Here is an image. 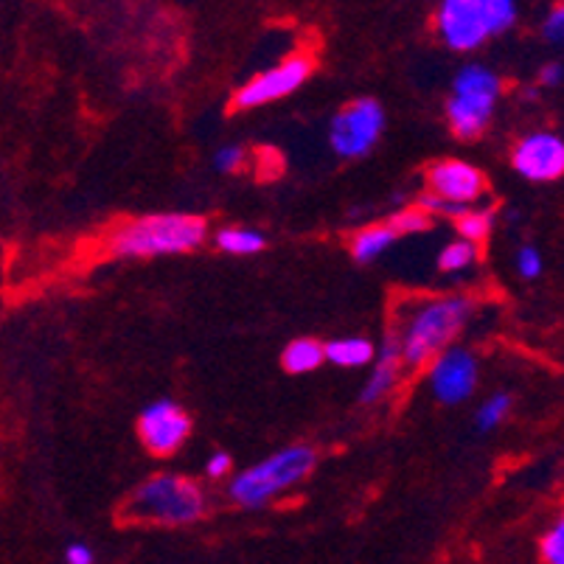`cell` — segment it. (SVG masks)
I'll return each instance as SVG.
<instances>
[{
  "mask_svg": "<svg viewBox=\"0 0 564 564\" xmlns=\"http://www.w3.org/2000/svg\"><path fill=\"white\" fill-rule=\"evenodd\" d=\"M315 449L304 447V444H295V447H286L281 453L270 455V458L259 460L250 469L239 471L228 486V495L236 506L242 509H259L267 506L270 500L281 497L284 491H290L292 486H299L301 480L315 469Z\"/></svg>",
  "mask_w": 564,
  "mask_h": 564,
  "instance_id": "obj_3",
  "label": "cell"
},
{
  "mask_svg": "<svg viewBox=\"0 0 564 564\" xmlns=\"http://www.w3.org/2000/svg\"><path fill=\"white\" fill-rule=\"evenodd\" d=\"M540 556L545 564H564V511L542 533Z\"/></svg>",
  "mask_w": 564,
  "mask_h": 564,
  "instance_id": "obj_19",
  "label": "cell"
},
{
  "mask_svg": "<svg viewBox=\"0 0 564 564\" xmlns=\"http://www.w3.org/2000/svg\"><path fill=\"white\" fill-rule=\"evenodd\" d=\"M208 225L203 217L192 214H155V217H141L135 223L124 225L110 239V250L116 256H169L186 253L205 242Z\"/></svg>",
  "mask_w": 564,
  "mask_h": 564,
  "instance_id": "obj_2",
  "label": "cell"
},
{
  "mask_svg": "<svg viewBox=\"0 0 564 564\" xmlns=\"http://www.w3.org/2000/svg\"><path fill=\"white\" fill-rule=\"evenodd\" d=\"M124 511L130 520L186 525L203 517L205 495L194 480L181 475H155L138 486Z\"/></svg>",
  "mask_w": 564,
  "mask_h": 564,
  "instance_id": "obj_5",
  "label": "cell"
},
{
  "mask_svg": "<svg viewBox=\"0 0 564 564\" xmlns=\"http://www.w3.org/2000/svg\"><path fill=\"white\" fill-rule=\"evenodd\" d=\"M542 37L564 51V3H558V7H553L545 14V20H542Z\"/></svg>",
  "mask_w": 564,
  "mask_h": 564,
  "instance_id": "obj_23",
  "label": "cell"
},
{
  "mask_svg": "<svg viewBox=\"0 0 564 564\" xmlns=\"http://www.w3.org/2000/svg\"><path fill=\"white\" fill-rule=\"evenodd\" d=\"M217 248L234 256H253L264 248V236L250 228H225L217 234Z\"/></svg>",
  "mask_w": 564,
  "mask_h": 564,
  "instance_id": "obj_17",
  "label": "cell"
},
{
  "mask_svg": "<svg viewBox=\"0 0 564 564\" xmlns=\"http://www.w3.org/2000/svg\"><path fill=\"white\" fill-rule=\"evenodd\" d=\"M388 225H391L399 236L422 234V230L430 228V214L424 212V208H410V212H402L397 214V217H391V223Z\"/></svg>",
  "mask_w": 564,
  "mask_h": 564,
  "instance_id": "obj_22",
  "label": "cell"
},
{
  "mask_svg": "<svg viewBox=\"0 0 564 564\" xmlns=\"http://www.w3.org/2000/svg\"><path fill=\"white\" fill-rule=\"evenodd\" d=\"M377 357L373 346L362 337H343V340H332L326 346V360L335 362L340 368H362Z\"/></svg>",
  "mask_w": 564,
  "mask_h": 564,
  "instance_id": "obj_15",
  "label": "cell"
},
{
  "mask_svg": "<svg viewBox=\"0 0 564 564\" xmlns=\"http://www.w3.org/2000/svg\"><path fill=\"white\" fill-rule=\"evenodd\" d=\"M438 34L453 51H475L489 37L517 23L511 0H444L438 7Z\"/></svg>",
  "mask_w": 564,
  "mask_h": 564,
  "instance_id": "obj_4",
  "label": "cell"
},
{
  "mask_svg": "<svg viewBox=\"0 0 564 564\" xmlns=\"http://www.w3.org/2000/svg\"><path fill=\"white\" fill-rule=\"evenodd\" d=\"M427 183L430 194L438 197L441 203L453 205V208H469L471 203H478L486 188L484 174L464 161L433 163L427 172Z\"/></svg>",
  "mask_w": 564,
  "mask_h": 564,
  "instance_id": "obj_12",
  "label": "cell"
},
{
  "mask_svg": "<svg viewBox=\"0 0 564 564\" xmlns=\"http://www.w3.org/2000/svg\"><path fill=\"white\" fill-rule=\"evenodd\" d=\"M384 127L382 105L373 99H357L343 107L332 121V150L343 158H360L379 141Z\"/></svg>",
  "mask_w": 564,
  "mask_h": 564,
  "instance_id": "obj_7",
  "label": "cell"
},
{
  "mask_svg": "<svg viewBox=\"0 0 564 564\" xmlns=\"http://www.w3.org/2000/svg\"><path fill=\"white\" fill-rule=\"evenodd\" d=\"M65 564H94V551L85 542H74L65 547Z\"/></svg>",
  "mask_w": 564,
  "mask_h": 564,
  "instance_id": "obj_28",
  "label": "cell"
},
{
  "mask_svg": "<svg viewBox=\"0 0 564 564\" xmlns=\"http://www.w3.org/2000/svg\"><path fill=\"white\" fill-rule=\"evenodd\" d=\"M326 360V346L317 340H292L281 354V366L290 373H310Z\"/></svg>",
  "mask_w": 564,
  "mask_h": 564,
  "instance_id": "obj_16",
  "label": "cell"
},
{
  "mask_svg": "<svg viewBox=\"0 0 564 564\" xmlns=\"http://www.w3.org/2000/svg\"><path fill=\"white\" fill-rule=\"evenodd\" d=\"M517 174L533 183L558 181L564 174V141L553 132H531L517 143L514 158Z\"/></svg>",
  "mask_w": 564,
  "mask_h": 564,
  "instance_id": "obj_10",
  "label": "cell"
},
{
  "mask_svg": "<svg viewBox=\"0 0 564 564\" xmlns=\"http://www.w3.org/2000/svg\"><path fill=\"white\" fill-rule=\"evenodd\" d=\"M564 82V63L553 59V63H545L540 68V85L542 87H558Z\"/></svg>",
  "mask_w": 564,
  "mask_h": 564,
  "instance_id": "obj_26",
  "label": "cell"
},
{
  "mask_svg": "<svg viewBox=\"0 0 564 564\" xmlns=\"http://www.w3.org/2000/svg\"><path fill=\"white\" fill-rule=\"evenodd\" d=\"M500 96V79L489 68L466 65L453 82V99L447 105V121L458 138H478L486 130Z\"/></svg>",
  "mask_w": 564,
  "mask_h": 564,
  "instance_id": "obj_6",
  "label": "cell"
},
{
  "mask_svg": "<svg viewBox=\"0 0 564 564\" xmlns=\"http://www.w3.org/2000/svg\"><path fill=\"white\" fill-rule=\"evenodd\" d=\"M404 354H402V340L399 337H384L382 346L377 348V362H373V371L368 377L366 388H362V402L373 404L391 393V388L397 384L399 371H402Z\"/></svg>",
  "mask_w": 564,
  "mask_h": 564,
  "instance_id": "obj_13",
  "label": "cell"
},
{
  "mask_svg": "<svg viewBox=\"0 0 564 564\" xmlns=\"http://www.w3.org/2000/svg\"><path fill=\"white\" fill-rule=\"evenodd\" d=\"M517 273L522 279H536L542 273V253L533 245H525V248L517 250Z\"/></svg>",
  "mask_w": 564,
  "mask_h": 564,
  "instance_id": "obj_24",
  "label": "cell"
},
{
  "mask_svg": "<svg viewBox=\"0 0 564 564\" xmlns=\"http://www.w3.org/2000/svg\"><path fill=\"white\" fill-rule=\"evenodd\" d=\"M310 74H312V63L306 59V56H290L286 63L253 76L248 85L239 87L234 105L239 107V110H253V107L273 105V101L295 94V90L310 79Z\"/></svg>",
  "mask_w": 564,
  "mask_h": 564,
  "instance_id": "obj_8",
  "label": "cell"
},
{
  "mask_svg": "<svg viewBox=\"0 0 564 564\" xmlns=\"http://www.w3.org/2000/svg\"><path fill=\"white\" fill-rule=\"evenodd\" d=\"M138 433L147 449L155 455H172L186 444L188 433H192V419L181 404L161 399V402L150 404L138 419Z\"/></svg>",
  "mask_w": 564,
  "mask_h": 564,
  "instance_id": "obj_9",
  "label": "cell"
},
{
  "mask_svg": "<svg viewBox=\"0 0 564 564\" xmlns=\"http://www.w3.org/2000/svg\"><path fill=\"white\" fill-rule=\"evenodd\" d=\"M478 384V362L466 348H449L430 366V388L444 404H458Z\"/></svg>",
  "mask_w": 564,
  "mask_h": 564,
  "instance_id": "obj_11",
  "label": "cell"
},
{
  "mask_svg": "<svg viewBox=\"0 0 564 564\" xmlns=\"http://www.w3.org/2000/svg\"><path fill=\"white\" fill-rule=\"evenodd\" d=\"M491 223H495V217H491L489 212H466L464 217H458V234H460V239H466V242H471V245H478V242H484L486 236H489V230H491Z\"/></svg>",
  "mask_w": 564,
  "mask_h": 564,
  "instance_id": "obj_20",
  "label": "cell"
},
{
  "mask_svg": "<svg viewBox=\"0 0 564 564\" xmlns=\"http://www.w3.org/2000/svg\"><path fill=\"white\" fill-rule=\"evenodd\" d=\"M471 310H475V304L469 299H460V295L424 301L404 323V332L399 337L404 362L410 368L433 366L441 354L449 351V343L460 335V329L471 317Z\"/></svg>",
  "mask_w": 564,
  "mask_h": 564,
  "instance_id": "obj_1",
  "label": "cell"
},
{
  "mask_svg": "<svg viewBox=\"0 0 564 564\" xmlns=\"http://www.w3.org/2000/svg\"><path fill=\"white\" fill-rule=\"evenodd\" d=\"M509 408H511V397H509V393H497V397H491L489 402L480 404L478 419H475V422H478L480 433H489V430H495L497 424H500L502 419H506Z\"/></svg>",
  "mask_w": 564,
  "mask_h": 564,
  "instance_id": "obj_21",
  "label": "cell"
},
{
  "mask_svg": "<svg viewBox=\"0 0 564 564\" xmlns=\"http://www.w3.org/2000/svg\"><path fill=\"white\" fill-rule=\"evenodd\" d=\"M475 261H478V245L458 239L438 253V270L441 273H464Z\"/></svg>",
  "mask_w": 564,
  "mask_h": 564,
  "instance_id": "obj_18",
  "label": "cell"
},
{
  "mask_svg": "<svg viewBox=\"0 0 564 564\" xmlns=\"http://www.w3.org/2000/svg\"><path fill=\"white\" fill-rule=\"evenodd\" d=\"M230 466H234V460H230L228 453H214L212 458H208V464H205V471H208V478H225L230 471Z\"/></svg>",
  "mask_w": 564,
  "mask_h": 564,
  "instance_id": "obj_27",
  "label": "cell"
},
{
  "mask_svg": "<svg viewBox=\"0 0 564 564\" xmlns=\"http://www.w3.org/2000/svg\"><path fill=\"white\" fill-rule=\"evenodd\" d=\"M242 163H245L242 147H223V150L217 152V158H214V166H217L219 172H236V169H242Z\"/></svg>",
  "mask_w": 564,
  "mask_h": 564,
  "instance_id": "obj_25",
  "label": "cell"
},
{
  "mask_svg": "<svg viewBox=\"0 0 564 564\" xmlns=\"http://www.w3.org/2000/svg\"><path fill=\"white\" fill-rule=\"evenodd\" d=\"M399 234L391 228V225H371V228L360 230V234L354 236L351 242V256L360 264H366V261H373L377 256H382L384 250H391V245L397 242Z\"/></svg>",
  "mask_w": 564,
  "mask_h": 564,
  "instance_id": "obj_14",
  "label": "cell"
}]
</instances>
